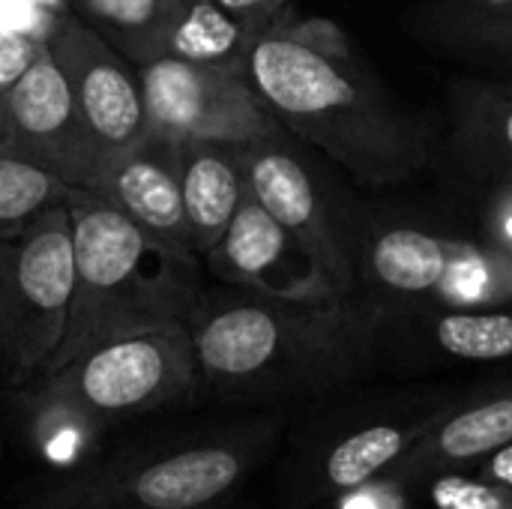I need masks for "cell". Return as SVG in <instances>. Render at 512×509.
Wrapping results in <instances>:
<instances>
[{
    "label": "cell",
    "instance_id": "29",
    "mask_svg": "<svg viewBox=\"0 0 512 509\" xmlns=\"http://www.w3.org/2000/svg\"><path fill=\"white\" fill-rule=\"evenodd\" d=\"M477 471H480V480H483V483L512 489V444L510 447H504L501 453L489 456L486 462H480Z\"/></svg>",
    "mask_w": 512,
    "mask_h": 509
},
{
    "label": "cell",
    "instance_id": "20",
    "mask_svg": "<svg viewBox=\"0 0 512 509\" xmlns=\"http://www.w3.org/2000/svg\"><path fill=\"white\" fill-rule=\"evenodd\" d=\"M180 186L189 243L204 258L249 195L243 144L180 141Z\"/></svg>",
    "mask_w": 512,
    "mask_h": 509
},
{
    "label": "cell",
    "instance_id": "15",
    "mask_svg": "<svg viewBox=\"0 0 512 509\" xmlns=\"http://www.w3.org/2000/svg\"><path fill=\"white\" fill-rule=\"evenodd\" d=\"M96 195L111 201L159 243L192 252L180 186V141L147 132L123 153L108 156Z\"/></svg>",
    "mask_w": 512,
    "mask_h": 509
},
{
    "label": "cell",
    "instance_id": "19",
    "mask_svg": "<svg viewBox=\"0 0 512 509\" xmlns=\"http://www.w3.org/2000/svg\"><path fill=\"white\" fill-rule=\"evenodd\" d=\"M402 348L441 363H510L512 303L504 306H426L387 333V354Z\"/></svg>",
    "mask_w": 512,
    "mask_h": 509
},
{
    "label": "cell",
    "instance_id": "30",
    "mask_svg": "<svg viewBox=\"0 0 512 509\" xmlns=\"http://www.w3.org/2000/svg\"><path fill=\"white\" fill-rule=\"evenodd\" d=\"M36 3H42L48 12H54V15H60V18L72 15V0H36Z\"/></svg>",
    "mask_w": 512,
    "mask_h": 509
},
{
    "label": "cell",
    "instance_id": "1",
    "mask_svg": "<svg viewBox=\"0 0 512 509\" xmlns=\"http://www.w3.org/2000/svg\"><path fill=\"white\" fill-rule=\"evenodd\" d=\"M201 390L228 405L282 408L369 378L387 354L381 318L354 294L327 303L201 291L186 318Z\"/></svg>",
    "mask_w": 512,
    "mask_h": 509
},
{
    "label": "cell",
    "instance_id": "2",
    "mask_svg": "<svg viewBox=\"0 0 512 509\" xmlns=\"http://www.w3.org/2000/svg\"><path fill=\"white\" fill-rule=\"evenodd\" d=\"M243 69L282 129L363 186L405 183L438 156L429 123L399 105L366 60L339 63L261 33Z\"/></svg>",
    "mask_w": 512,
    "mask_h": 509
},
{
    "label": "cell",
    "instance_id": "5",
    "mask_svg": "<svg viewBox=\"0 0 512 509\" xmlns=\"http://www.w3.org/2000/svg\"><path fill=\"white\" fill-rule=\"evenodd\" d=\"M450 387H411L336 402L297 426L279 459L282 509H318L381 483L459 399Z\"/></svg>",
    "mask_w": 512,
    "mask_h": 509
},
{
    "label": "cell",
    "instance_id": "22",
    "mask_svg": "<svg viewBox=\"0 0 512 509\" xmlns=\"http://www.w3.org/2000/svg\"><path fill=\"white\" fill-rule=\"evenodd\" d=\"M177 6L180 0H72V15L141 66L153 57V48Z\"/></svg>",
    "mask_w": 512,
    "mask_h": 509
},
{
    "label": "cell",
    "instance_id": "26",
    "mask_svg": "<svg viewBox=\"0 0 512 509\" xmlns=\"http://www.w3.org/2000/svg\"><path fill=\"white\" fill-rule=\"evenodd\" d=\"M477 225L489 246L512 258V180L477 189Z\"/></svg>",
    "mask_w": 512,
    "mask_h": 509
},
{
    "label": "cell",
    "instance_id": "3",
    "mask_svg": "<svg viewBox=\"0 0 512 509\" xmlns=\"http://www.w3.org/2000/svg\"><path fill=\"white\" fill-rule=\"evenodd\" d=\"M285 411L168 432L48 477L24 509H225L282 447Z\"/></svg>",
    "mask_w": 512,
    "mask_h": 509
},
{
    "label": "cell",
    "instance_id": "14",
    "mask_svg": "<svg viewBox=\"0 0 512 509\" xmlns=\"http://www.w3.org/2000/svg\"><path fill=\"white\" fill-rule=\"evenodd\" d=\"M512 444V381L462 390L459 399L435 420V426L396 462L381 480L393 486H417L444 480L486 462Z\"/></svg>",
    "mask_w": 512,
    "mask_h": 509
},
{
    "label": "cell",
    "instance_id": "16",
    "mask_svg": "<svg viewBox=\"0 0 512 509\" xmlns=\"http://www.w3.org/2000/svg\"><path fill=\"white\" fill-rule=\"evenodd\" d=\"M9 423L21 450L51 477L72 474L99 459L111 429L45 375L9 387Z\"/></svg>",
    "mask_w": 512,
    "mask_h": 509
},
{
    "label": "cell",
    "instance_id": "7",
    "mask_svg": "<svg viewBox=\"0 0 512 509\" xmlns=\"http://www.w3.org/2000/svg\"><path fill=\"white\" fill-rule=\"evenodd\" d=\"M75 288L69 207H48L27 231L0 243V378H39L63 342Z\"/></svg>",
    "mask_w": 512,
    "mask_h": 509
},
{
    "label": "cell",
    "instance_id": "11",
    "mask_svg": "<svg viewBox=\"0 0 512 509\" xmlns=\"http://www.w3.org/2000/svg\"><path fill=\"white\" fill-rule=\"evenodd\" d=\"M456 246L459 234L417 219L378 216L369 207L354 294L381 318L384 333L435 303Z\"/></svg>",
    "mask_w": 512,
    "mask_h": 509
},
{
    "label": "cell",
    "instance_id": "8",
    "mask_svg": "<svg viewBox=\"0 0 512 509\" xmlns=\"http://www.w3.org/2000/svg\"><path fill=\"white\" fill-rule=\"evenodd\" d=\"M45 378L108 426L186 405L204 393L186 321L105 339Z\"/></svg>",
    "mask_w": 512,
    "mask_h": 509
},
{
    "label": "cell",
    "instance_id": "10",
    "mask_svg": "<svg viewBox=\"0 0 512 509\" xmlns=\"http://www.w3.org/2000/svg\"><path fill=\"white\" fill-rule=\"evenodd\" d=\"M6 141L3 147L69 189L96 192L108 156L84 123L63 72L45 51L27 75L3 93Z\"/></svg>",
    "mask_w": 512,
    "mask_h": 509
},
{
    "label": "cell",
    "instance_id": "9",
    "mask_svg": "<svg viewBox=\"0 0 512 509\" xmlns=\"http://www.w3.org/2000/svg\"><path fill=\"white\" fill-rule=\"evenodd\" d=\"M147 126L174 141L252 144L282 132L243 66L150 60L138 66Z\"/></svg>",
    "mask_w": 512,
    "mask_h": 509
},
{
    "label": "cell",
    "instance_id": "24",
    "mask_svg": "<svg viewBox=\"0 0 512 509\" xmlns=\"http://www.w3.org/2000/svg\"><path fill=\"white\" fill-rule=\"evenodd\" d=\"M69 192L63 180L0 147V243L27 231L48 207L63 204Z\"/></svg>",
    "mask_w": 512,
    "mask_h": 509
},
{
    "label": "cell",
    "instance_id": "31",
    "mask_svg": "<svg viewBox=\"0 0 512 509\" xmlns=\"http://www.w3.org/2000/svg\"><path fill=\"white\" fill-rule=\"evenodd\" d=\"M6 141V105H3V96H0V147Z\"/></svg>",
    "mask_w": 512,
    "mask_h": 509
},
{
    "label": "cell",
    "instance_id": "12",
    "mask_svg": "<svg viewBox=\"0 0 512 509\" xmlns=\"http://www.w3.org/2000/svg\"><path fill=\"white\" fill-rule=\"evenodd\" d=\"M48 51L105 156L141 141L147 126L138 66L75 15L60 18Z\"/></svg>",
    "mask_w": 512,
    "mask_h": 509
},
{
    "label": "cell",
    "instance_id": "17",
    "mask_svg": "<svg viewBox=\"0 0 512 509\" xmlns=\"http://www.w3.org/2000/svg\"><path fill=\"white\" fill-rule=\"evenodd\" d=\"M447 156L474 189L512 180V78L465 75L450 84Z\"/></svg>",
    "mask_w": 512,
    "mask_h": 509
},
{
    "label": "cell",
    "instance_id": "32",
    "mask_svg": "<svg viewBox=\"0 0 512 509\" xmlns=\"http://www.w3.org/2000/svg\"><path fill=\"white\" fill-rule=\"evenodd\" d=\"M0 441H3V405H0Z\"/></svg>",
    "mask_w": 512,
    "mask_h": 509
},
{
    "label": "cell",
    "instance_id": "25",
    "mask_svg": "<svg viewBox=\"0 0 512 509\" xmlns=\"http://www.w3.org/2000/svg\"><path fill=\"white\" fill-rule=\"evenodd\" d=\"M264 33H279V36H285L309 51H318L330 60H339V63H363V54L357 51L351 33L339 21L327 18V15H303L297 9V3H291Z\"/></svg>",
    "mask_w": 512,
    "mask_h": 509
},
{
    "label": "cell",
    "instance_id": "21",
    "mask_svg": "<svg viewBox=\"0 0 512 509\" xmlns=\"http://www.w3.org/2000/svg\"><path fill=\"white\" fill-rule=\"evenodd\" d=\"M252 33L213 0H180L150 60L243 66ZM147 60V63H150Z\"/></svg>",
    "mask_w": 512,
    "mask_h": 509
},
{
    "label": "cell",
    "instance_id": "4",
    "mask_svg": "<svg viewBox=\"0 0 512 509\" xmlns=\"http://www.w3.org/2000/svg\"><path fill=\"white\" fill-rule=\"evenodd\" d=\"M66 207L72 219L75 288L63 342L45 372L66 366L105 339L186 321L201 297L198 255L159 243L96 192L72 189Z\"/></svg>",
    "mask_w": 512,
    "mask_h": 509
},
{
    "label": "cell",
    "instance_id": "13",
    "mask_svg": "<svg viewBox=\"0 0 512 509\" xmlns=\"http://www.w3.org/2000/svg\"><path fill=\"white\" fill-rule=\"evenodd\" d=\"M201 261L222 285L261 297L294 303L345 300L324 282L309 258L294 246L288 231L252 198V192Z\"/></svg>",
    "mask_w": 512,
    "mask_h": 509
},
{
    "label": "cell",
    "instance_id": "23",
    "mask_svg": "<svg viewBox=\"0 0 512 509\" xmlns=\"http://www.w3.org/2000/svg\"><path fill=\"white\" fill-rule=\"evenodd\" d=\"M512 303V258L483 237H459L450 270L432 306H504Z\"/></svg>",
    "mask_w": 512,
    "mask_h": 509
},
{
    "label": "cell",
    "instance_id": "18",
    "mask_svg": "<svg viewBox=\"0 0 512 509\" xmlns=\"http://www.w3.org/2000/svg\"><path fill=\"white\" fill-rule=\"evenodd\" d=\"M408 27L435 54L512 78V0H426Z\"/></svg>",
    "mask_w": 512,
    "mask_h": 509
},
{
    "label": "cell",
    "instance_id": "28",
    "mask_svg": "<svg viewBox=\"0 0 512 509\" xmlns=\"http://www.w3.org/2000/svg\"><path fill=\"white\" fill-rule=\"evenodd\" d=\"M219 3L234 21H240L252 36L270 30V24L294 3V0H213Z\"/></svg>",
    "mask_w": 512,
    "mask_h": 509
},
{
    "label": "cell",
    "instance_id": "6",
    "mask_svg": "<svg viewBox=\"0 0 512 509\" xmlns=\"http://www.w3.org/2000/svg\"><path fill=\"white\" fill-rule=\"evenodd\" d=\"M252 198L288 231L294 246L339 297H354L369 207L357 201L321 153L288 129L243 144Z\"/></svg>",
    "mask_w": 512,
    "mask_h": 509
},
{
    "label": "cell",
    "instance_id": "27",
    "mask_svg": "<svg viewBox=\"0 0 512 509\" xmlns=\"http://www.w3.org/2000/svg\"><path fill=\"white\" fill-rule=\"evenodd\" d=\"M45 51H48V45L33 36L0 30V96L9 87H15Z\"/></svg>",
    "mask_w": 512,
    "mask_h": 509
}]
</instances>
